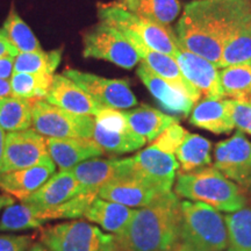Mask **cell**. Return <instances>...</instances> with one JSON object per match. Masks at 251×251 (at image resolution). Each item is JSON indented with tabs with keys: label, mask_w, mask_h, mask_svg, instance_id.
Masks as SVG:
<instances>
[{
	"label": "cell",
	"mask_w": 251,
	"mask_h": 251,
	"mask_svg": "<svg viewBox=\"0 0 251 251\" xmlns=\"http://www.w3.org/2000/svg\"><path fill=\"white\" fill-rule=\"evenodd\" d=\"M14 55L17 56L19 52L12 47L11 43L8 42V40L6 39L4 30L0 29V57L5 55Z\"/></svg>",
	"instance_id": "60d3db41"
},
{
	"label": "cell",
	"mask_w": 251,
	"mask_h": 251,
	"mask_svg": "<svg viewBox=\"0 0 251 251\" xmlns=\"http://www.w3.org/2000/svg\"><path fill=\"white\" fill-rule=\"evenodd\" d=\"M244 102H247V103H249V105L251 106V96L249 97V98H248L247 100H246V101H244Z\"/></svg>",
	"instance_id": "7dc6e473"
},
{
	"label": "cell",
	"mask_w": 251,
	"mask_h": 251,
	"mask_svg": "<svg viewBox=\"0 0 251 251\" xmlns=\"http://www.w3.org/2000/svg\"><path fill=\"white\" fill-rule=\"evenodd\" d=\"M83 42V55L86 58L103 59L124 69L134 68L141 61L128 37L103 21L86 31Z\"/></svg>",
	"instance_id": "9c48e42d"
},
{
	"label": "cell",
	"mask_w": 251,
	"mask_h": 251,
	"mask_svg": "<svg viewBox=\"0 0 251 251\" xmlns=\"http://www.w3.org/2000/svg\"><path fill=\"white\" fill-rule=\"evenodd\" d=\"M1 29L4 30L6 39L19 54L42 50L39 40L34 35L29 26L14 9H11Z\"/></svg>",
	"instance_id": "836d02e7"
},
{
	"label": "cell",
	"mask_w": 251,
	"mask_h": 251,
	"mask_svg": "<svg viewBox=\"0 0 251 251\" xmlns=\"http://www.w3.org/2000/svg\"><path fill=\"white\" fill-rule=\"evenodd\" d=\"M13 203V199H12L11 196H8V194H6V196H0V209L2 208V207H7L9 205H12Z\"/></svg>",
	"instance_id": "ee69618b"
},
{
	"label": "cell",
	"mask_w": 251,
	"mask_h": 251,
	"mask_svg": "<svg viewBox=\"0 0 251 251\" xmlns=\"http://www.w3.org/2000/svg\"><path fill=\"white\" fill-rule=\"evenodd\" d=\"M171 251H200V250H196V249H192V248L190 247H186L184 246V244H180L178 243L177 246H176L174 249H172Z\"/></svg>",
	"instance_id": "bcb514c9"
},
{
	"label": "cell",
	"mask_w": 251,
	"mask_h": 251,
	"mask_svg": "<svg viewBox=\"0 0 251 251\" xmlns=\"http://www.w3.org/2000/svg\"><path fill=\"white\" fill-rule=\"evenodd\" d=\"M47 224L39 216V209L27 203L7 206L0 216V231H23L39 229Z\"/></svg>",
	"instance_id": "1f68e13d"
},
{
	"label": "cell",
	"mask_w": 251,
	"mask_h": 251,
	"mask_svg": "<svg viewBox=\"0 0 251 251\" xmlns=\"http://www.w3.org/2000/svg\"><path fill=\"white\" fill-rule=\"evenodd\" d=\"M175 193L191 201H200L216 211L234 213L247 205L242 187L214 168L179 174L177 172Z\"/></svg>",
	"instance_id": "3957f363"
},
{
	"label": "cell",
	"mask_w": 251,
	"mask_h": 251,
	"mask_svg": "<svg viewBox=\"0 0 251 251\" xmlns=\"http://www.w3.org/2000/svg\"><path fill=\"white\" fill-rule=\"evenodd\" d=\"M55 163L48 156L30 168L0 174V190L23 201L36 192L55 174Z\"/></svg>",
	"instance_id": "ac0fdd59"
},
{
	"label": "cell",
	"mask_w": 251,
	"mask_h": 251,
	"mask_svg": "<svg viewBox=\"0 0 251 251\" xmlns=\"http://www.w3.org/2000/svg\"><path fill=\"white\" fill-rule=\"evenodd\" d=\"M14 55H5L0 57V79L9 80L14 74Z\"/></svg>",
	"instance_id": "ab89813d"
},
{
	"label": "cell",
	"mask_w": 251,
	"mask_h": 251,
	"mask_svg": "<svg viewBox=\"0 0 251 251\" xmlns=\"http://www.w3.org/2000/svg\"><path fill=\"white\" fill-rule=\"evenodd\" d=\"M124 114L131 129L147 142H153L171 125L178 122V118L146 105L124 112Z\"/></svg>",
	"instance_id": "d4e9b609"
},
{
	"label": "cell",
	"mask_w": 251,
	"mask_h": 251,
	"mask_svg": "<svg viewBox=\"0 0 251 251\" xmlns=\"http://www.w3.org/2000/svg\"><path fill=\"white\" fill-rule=\"evenodd\" d=\"M46 100L51 105L77 115L96 117L103 108L102 105L64 75H54Z\"/></svg>",
	"instance_id": "e0dca14e"
},
{
	"label": "cell",
	"mask_w": 251,
	"mask_h": 251,
	"mask_svg": "<svg viewBox=\"0 0 251 251\" xmlns=\"http://www.w3.org/2000/svg\"><path fill=\"white\" fill-rule=\"evenodd\" d=\"M228 231L226 251H251V207L225 216Z\"/></svg>",
	"instance_id": "d6a6232c"
},
{
	"label": "cell",
	"mask_w": 251,
	"mask_h": 251,
	"mask_svg": "<svg viewBox=\"0 0 251 251\" xmlns=\"http://www.w3.org/2000/svg\"><path fill=\"white\" fill-rule=\"evenodd\" d=\"M28 251H51V250H49L48 248H47L46 246H43L41 242H36V243L31 244V247L28 249Z\"/></svg>",
	"instance_id": "f6af8a7d"
},
{
	"label": "cell",
	"mask_w": 251,
	"mask_h": 251,
	"mask_svg": "<svg viewBox=\"0 0 251 251\" xmlns=\"http://www.w3.org/2000/svg\"><path fill=\"white\" fill-rule=\"evenodd\" d=\"M78 185L71 170H61L54 174L36 192L21 202L40 209H47L62 205L77 196Z\"/></svg>",
	"instance_id": "44dd1931"
},
{
	"label": "cell",
	"mask_w": 251,
	"mask_h": 251,
	"mask_svg": "<svg viewBox=\"0 0 251 251\" xmlns=\"http://www.w3.org/2000/svg\"><path fill=\"white\" fill-rule=\"evenodd\" d=\"M100 21L112 25L121 31H128L139 37L150 49L175 57L180 45L170 27L161 26L121 8L115 2L98 6Z\"/></svg>",
	"instance_id": "5b68a950"
},
{
	"label": "cell",
	"mask_w": 251,
	"mask_h": 251,
	"mask_svg": "<svg viewBox=\"0 0 251 251\" xmlns=\"http://www.w3.org/2000/svg\"><path fill=\"white\" fill-rule=\"evenodd\" d=\"M94 125L93 115L72 114L47 100H35L33 103V129L47 139L92 140Z\"/></svg>",
	"instance_id": "ba28073f"
},
{
	"label": "cell",
	"mask_w": 251,
	"mask_h": 251,
	"mask_svg": "<svg viewBox=\"0 0 251 251\" xmlns=\"http://www.w3.org/2000/svg\"><path fill=\"white\" fill-rule=\"evenodd\" d=\"M118 6L131 14L169 27L180 12L179 0H117Z\"/></svg>",
	"instance_id": "484cf974"
},
{
	"label": "cell",
	"mask_w": 251,
	"mask_h": 251,
	"mask_svg": "<svg viewBox=\"0 0 251 251\" xmlns=\"http://www.w3.org/2000/svg\"><path fill=\"white\" fill-rule=\"evenodd\" d=\"M137 76L166 114L176 118H186L192 112L196 102L183 91L152 72L143 63L137 69Z\"/></svg>",
	"instance_id": "2e32d148"
},
{
	"label": "cell",
	"mask_w": 251,
	"mask_h": 251,
	"mask_svg": "<svg viewBox=\"0 0 251 251\" xmlns=\"http://www.w3.org/2000/svg\"><path fill=\"white\" fill-rule=\"evenodd\" d=\"M54 75L14 72L9 79L11 96L30 100H46Z\"/></svg>",
	"instance_id": "4dcf8cb0"
},
{
	"label": "cell",
	"mask_w": 251,
	"mask_h": 251,
	"mask_svg": "<svg viewBox=\"0 0 251 251\" xmlns=\"http://www.w3.org/2000/svg\"><path fill=\"white\" fill-rule=\"evenodd\" d=\"M212 143L206 137L187 133L176 150L175 156L179 164V174H187L207 168L212 163Z\"/></svg>",
	"instance_id": "4316f807"
},
{
	"label": "cell",
	"mask_w": 251,
	"mask_h": 251,
	"mask_svg": "<svg viewBox=\"0 0 251 251\" xmlns=\"http://www.w3.org/2000/svg\"><path fill=\"white\" fill-rule=\"evenodd\" d=\"M97 196L91 194H78L65 201L62 205L47 209H39V216L48 222L49 220L56 219H78L84 216V213L90 203L96 199Z\"/></svg>",
	"instance_id": "d590c367"
},
{
	"label": "cell",
	"mask_w": 251,
	"mask_h": 251,
	"mask_svg": "<svg viewBox=\"0 0 251 251\" xmlns=\"http://www.w3.org/2000/svg\"><path fill=\"white\" fill-rule=\"evenodd\" d=\"M92 140L105 153L122 155L142 148L147 141L128 125L120 109L103 107L96 115Z\"/></svg>",
	"instance_id": "30bf717a"
},
{
	"label": "cell",
	"mask_w": 251,
	"mask_h": 251,
	"mask_svg": "<svg viewBox=\"0 0 251 251\" xmlns=\"http://www.w3.org/2000/svg\"><path fill=\"white\" fill-rule=\"evenodd\" d=\"M190 124L213 134H229L235 128L230 99H205L192 109Z\"/></svg>",
	"instance_id": "7402d4cb"
},
{
	"label": "cell",
	"mask_w": 251,
	"mask_h": 251,
	"mask_svg": "<svg viewBox=\"0 0 251 251\" xmlns=\"http://www.w3.org/2000/svg\"><path fill=\"white\" fill-rule=\"evenodd\" d=\"M178 169L174 153L162 151L151 144L133 157L119 159L118 177L135 178L158 192L168 193L174 186Z\"/></svg>",
	"instance_id": "52a82bcc"
},
{
	"label": "cell",
	"mask_w": 251,
	"mask_h": 251,
	"mask_svg": "<svg viewBox=\"0 0 251 251\" xmlns=\"http://www.w3.org/2000/svg\"><path fill=\"white\" fill-rule=\"evenodd\" d=\"M230 111L235 127L251 135V106L249 103L230 99Z\"/></svg>",
	"instance_id": "74e56055"
},
{
	"label": "cell",
	"mask_w": 251,
	"mask_h": 251,
	"mask_svg": "<svg viewBox=\"0 0 251 251\" xmlns=\"http://www.w3.org/2000/svg\"><path fill=\"white\" fill-rule=\"evenodd\" d=\"M63 75L75 81L103 107L128 109L137 105L136 97L126 80L108 79L75 69H67Z\"/></svg>",
	"instance_id": "8fae6325"
},
{
	"label": "cell",
	"mask_w": 251,
	"mask_h": 251,
	"mask_svg": "<svg viewBox=\"0 0 251 251\" xmlns=\"http://www.w3.org/2000/svg\"><path fill=\"white\" fill-rule=\"evenodd\" d=\"M11 96V84L9 80L0 79V100Z\"/></svg>",
	"instance_id": "b9f144b4"
},
{
	"label": "cell",
	"mask_w": 251,
	"mask_h": 251,
	"mask_svg": "<svg viewBox=\"0 0 251 251\" xmlns=\"http://www.w3.org/2000/svg\"><path fill=\"white\" fill-rule=\"evenodd\" d=\"M219 76L225 98L246 101L251 96V63L221 69Z\"/></svg>",
	"instance_id": "f546056e"
},
{
	"label": "cell",
	"mask_w": 251,
	"mask_h": 251,
	"mask_svg": "<svg viewBox=\"0 0 251 251\" xmlns=\"http://www.w3.org/2000/svg\"><path fill=\"white\" fill-rule=\"evenodd\" d=\"M122 33L133 43L137 54L140 56V59L150 70L158 75L159 77L164 78L165 80H168L169 83H171L177 89L183 91L194 102H197L198 100L201 98L202 94L183 76L175 57L150 49L134 34L128 33V31H122Z\"/></svg>",
	"instance_id": "5bb4252c"
},
{
	"label": "cell",
	"mask_w": 251,
	"mask_h": 251,
	"mask_svg": "<svg viewBox=\"0 0 251 251\" xmlns=\"http://www.w3.org/2000/svg\"><path fill=\"white\" fill-rule=\"evenodd\" d=\"M187 133L188 131L186 129H184L178 122H176V124L171 125L168 129H165L153 141L152 146L161 149L162 151L174 153L175 155L176 150L178 149V147L183 142L184 137L186 136Z\"/></svg>",
	"instance_id": "8d00e7d4"
},
{
	"label": "cell",
	"mask_w": 251,
	"mask_h": 251,
	"mask_svg": "<svg viewBox=\"0 0 251 251\" xmlns=\"http://www.w3.org/2000/svg\"><path fill=\"white\" fill-rule=\"evenodd\" d=\"M251 11V0H193L176 26L181 48L219 67L222 50Z\"/></svg>",
	"instance_id": "6da1fadb"
},
{
	"label": "cell",
	"mask_w": 251,
	"mask_h": 251,
	"mask_svg": "<svg viewBox=\"0 0 251 251\" xmlns=\"http://www.w3.org/2000/svg\"><path fill=\"white\" fill-rule=\"evenodd\" d=\"M179 242L200 251H225L228 247L226 220L200 201H181Z\"/></svg>",
	"instance_id": "277c9868"
},
{
	"label": "cell",
	"mask_w": 251,
	"mask_h": 251,
	"mask_svg": "<svg viewBox=\"0 0 251 251\" xmlns=\"http://www.w3.org/2000/svg\"><path fill=\"white\" fill-rule=\"evenodd\" d=\"M175 59L183 76L203 94L206 99H226L220 85L218 68L213 63L181 47Z\"/></svg>",
	"instance_id": "9a60e30c"
},
{
	"label": "cell",
	"mask_w": 251,
	"mask_h": 251,
	"mask_svg": "<svg viewBox=\"0 0 251 251\" xmlns=\"http://www.w3.org/2000/svg\"><path fill=\"white\" fill-rule=\"evenodd\" d=\"M48 153L61 170H72L79 163L102 156L99 146L90 139H47Z\"/></svg>",
	"instance_id": "ffe728a7"
},
{
	"label": "cell",
	"mask_w": 251,
	"mask_h": 251,
	"mask_svg": "<svg viewBox=\"0 0 251 251\" xmlns=\"http://www.w3.org/2000/svg\"><path fill=\"white\" fill-rule=\"evenodd\" d=\"M214 168L243 188L251 187V142L237 130L229 139L216 143Z\"/></svg>",
	"instance_id": "7c38bea8"
},
{
	"label": "cell",
	"mask_w": 251,
	"mask_h": 251,
	"mask_svg": "<svg viewBox=\"0 0 251 251\" xmlns=\"http://www.w3.org/2000/svg\"><path fill=\"white\" fill-rule=\"evenodd\" d=\"M161 193L148 184L131 177H118L109 180L100 188L98 198L127 207L148 206Z\"/></svg>",
	"instance_id": "d6986e66"
},
{
	"label": "cell",
	"mask_w": 251,
	"mask_h": 251,
	"mask_svg": "<svg viewBox=\"0 0 251 251\" xmlns=\"http://www.w3.org/2000/svg\"><path fill=\"white\" fill-rule=\"evenodd\" d=\"M33 242L31 235H0V251H28Z\"/></svg>",
	"instance_id": "f35d334b"
},
{
	"label": "cell",
	"mask_w": 251,
	"mask_h": 251,
	"mask_svg": "<svg viewBox=\"0 0 251 251\" xmlns=\"http://www.w3.org/2000/svg\"><path fill=\"white\" fill-rule=\"evenodd\" d=\"M40 242L51 251H120L114 235L81 220L42 229Z\"/></svg>",
	"instance_id": "8992f818"
},
{
	"label": "cell",
	"mask_w": 251,
	"mask_h": 251,
	"mask_svg": "<svg viewBox=\"0 0 251 251\" xmlns=\"http://www.w3.org/2000/svg\"><path fill=\"white\" fill-rule=\"evenodd\" d=\"M181 201L172 192L161 194L135 214L119 236L120 251H171L179 242Z\"/></svg>",
	"instance_id": "7a4b0ae2"
},
{
	"label": "cell",
	"mask_w": 251,
	"mask_h": 251,
	"mask_svg": "<svg viewBox=\"0 0 251 251\" xmlns=\"http://www.w3.org/2000/svg\"><path fill=\"white\" fill-rule=\"evenodd\" d=\"M34 101L12 96L2 98L0 100V127L8 133L30 129Z\"/></svg>",
	"instance_id": "83f0119b"
},
{
	"label": "cell",
	"mask_w": 251,
	"mask_h": 251,
	"mask_svg": "<svg viewBox=\"0 0 251 251\" xmlns=\"http://www.w3.org/2000/svg\"><path fill=\"white\" fill-rule=\"evenodd\" d=\"M45 136L34 129L12 131L6 135L4 161L0 174L13 172L39 164L48 157Z\"/></svg>",
	"instance_id": "4fadbf2b"
},
{
	"label": "cell",
	"mask_w": 251,
	"mask_h": 251,
	"mask_svg": "<svg viewBox=\"0 0 251 251\" xmlns=\"http://www.w3.org/2000/svg\"><path fill=\"white\" fill-rule=\"evenodd\" d=\"M135 212L136 211L130 207L97 197L87 207L84 218L87 221L101 226L102 229L114 236H119L129 225Z\"/></svg>",
	"instance_id": "cb8c5ba5"
},
{
	"label": "cell",
	"mask_w": 251,
	"mask_h": 251,
	"mask_svg": "<svg viewBox=\"0 0 251 251\" xmlns=\"http://www.w3.org/2000/svg\"><path fill=\"white\" fill-rule=\"evenodd\" d=\"M246 63H251V11L225 45L218 69Z\"/></svg>",
	"instance_id": "f1b7e54d"
},
{
	"label": "cell",
	"mask_w": 251,
	"mask_h": 251,
	"mask_svg": "<svg viewBox=\"0 0 251 251\" xmlns=\"http://www.w3.org/2000/svg\"><path fill=\"white\" fill-rule=\"evenodd\" d=\"M5 130L0 127V172L2 168V161H4V150H5Z\"/></svg>",
	"instance_id": "7bdbcfd3"
},
{
	"label": "cell",
	"mask_w": 251,
	"mask_h": 251,
	"mask_svg": "<svg viewBox=\"0 0 251 251\" xmlns=\"http://www.w3.org/2000/svg\"><path fill=\"white\" fill-rule=\"evenodd\" d=\"M76 178L78 194H91L98 197L99 190L109 180L118 177V158H91L84 161L72 169Z\"/></svg>",
	"instance_id": "603a6c76"
},
{
	"label": "cell",
	"mask_w": 251,
	"mask_h": 251,
	"mask_svg": "<svg viewBox=\"0 0 251 251\" xmlns=\"http://www.w3.org/2000/svg\"><path fill=\"white\" fill-rule=\"evenodd\" d=\"M61 58L62 49L52 51L39 50L33 52H21L15 56L14 72L54 75L61 63Z\"/></svg>",
	"instance_id": "e575fe53"
}]
</instances>
